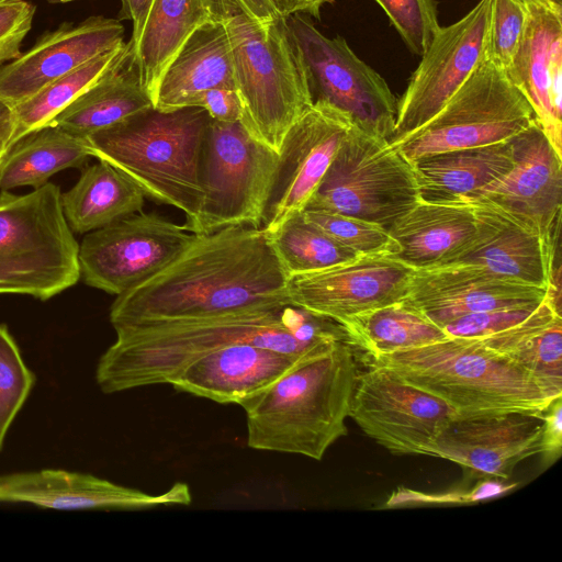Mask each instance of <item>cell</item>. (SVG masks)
Listing matches in <instances>:
<instances>
[{
	"instance_id": "cell-1",
	"label": "cell",
	"mask_w": 562,
	"mask_h": 562,
	"mask_svg": "<svg viewBox=\"0 0 562 562\" xmlns=\"http://www.w3.org/2000/svg\"><path fill=\"white\" fill-rule=\"evenodd\" d=\"M288 279L261 227L193 233L169 265L116 295L110 322L119 327L293 305Z\"/></svg>"
},
{
	"instance_id": "cell-2",
	"label": "cell",
	"mask_w": 562,
	"mask_h": 562,
	"mask_svg": "<svg viewBox=\"0 0 562 562\" xmlns=\"http://www.w3.org/2000/svg\"><path fill=\"white\" fill-rule=\"evenodd\" d=\"M114 329L116 339L100 357L95 369V381L105 394L169 384L191 362L232 344L249 342L303 356L338 339V328L331 319L295 305Z\"/></svg>"
},
{
	"instance_id": "cell-3",
	"label": "cell",
	"mask_w": 562,
	"mask_h": 562,
	"mask_svg": "<svg viewBox=\"0 0 562 562\" xmlns=\"http://www.w3.org/2000/svg\"><path fill=\"white\" fill-rule=\"evenodd\" d=\"M353 356L348 339L319 345L244 401L248 447L322 460L347 435L358 375Z\"/></svg>"
},
{
	"instance_id": "cell-4",
	"label": "cell",
	"mask_w": 562,
	"mask_h": 562,
	"mask_svg": "<svg viewBox=\"0 0 562 562\" xmlns=\"http://www.w3.org/2000/svg\"><path fill=\"white\" fill-rule=\"evenodd\" d=\"M209 113L199 106H150L82 138L90 157L103 160L151 200L186 215L195 233L204 198L201 167Z\"/></svg>"
},
{
	"instance_id": "cell-5",
	"label": "cell",
	"mask_w": 562,
	"mask_h": 562,
	"mask_svg": "<svg viewBox=\"0 0 562 562\" xmlns=\"http://www.w3.org/2000/svg\"><path fill=\"white\" fill-rule=\"evenodd\" d=\"M408 383L443 400L460 417L542 415L558 397L532 373L479 339L454 338L371 357Z\"/></svg>"
},
{
	"instance_id": "cell-6",
	"label": "cell",
	"mask_w": 562,
	"mask_h": 562,
	"mask_svg": "<svg viewBox=\"0 0 562 562\" xmlns=\"http://www.w3.org/2000/svg\"><path fill=\"white\" fill-rule=\"evenodd\" d=\"M232 52L240 122L258 143L280 153L285 134L313 104L285 18L261 22L238 0H215Z\"/></svg>"
},
{
	"instance_id": "cell-7",
	"label": "cell",
	"mask_w": 562,
	"mask_h": 562,
	"mask_svg": "<svg viewBox=\"0 0 562 562\" xmlns=\"http://www.w3.org/2000/svg\"><path fill=\"white\" fill-rule=\"evenodd\" d=\"M59 188L0 193V294L48 300L80 279L79 244L64 215Z\"/></svg>"
},
{
	"instance_id": "cell-8",
	"label": "cell",
	"mask_w": 562,
	"mask_h": 562,
	"mask_svg": "<svg viewBox=\"0 0 562 562\" xmlns=\"http://www.w3.org/2000/svg\"><path fill=\"white\" fill-rule=\"evenodd\" d=\"M419 201L413 165L386 139L352 124L305 207L386 229Z\"/></svg>"
},
{
	"instance_id": "cell-9",
	"label": "cell",
	"mask_w": 562,
	"mask_h": 562,
	"mask_svg": "<svg viewBox=\"0 0 562 562\" xmlns=\"http://www.w3.org/2000/svg\"><path fill=\"white\" fill-rule=\"evenodd\" d=\"M536 116L504 69L486 57L428 122L394 144L408 161L510 139Z\"/></svg>"
},
{
	"instance_id": "cell-10",
	"label": "cell",
	"mask_w": 562,
	"mask_h": 562,
	"mask_svg": "<svg viewBox=\"0 0 562 562\" xmlns=\"http://www.w3.org/2000/svg\"><path fill=\"white\" fill-rule=\"evenodd\" d=\"M279 154L250 136L240 121L211 119L202 157L204 198L195 234L228 227H261Z\"/></svg>"
},
{
	"instance_id": "cell-11",
	"label": "cell",
	"mask_w": 562,
	"mask_h": 562,
	"mask_svg": "<svg viewBox=\"0 0 562 562\" xmlns=\"http://www.w3.org/2000/svg\"><path fill=\"white\" fill-rule=\"evenodd\" d=\"M313 103L345 113L359 128L386 139L393 135L398 101L386 81L362 61L341 36L329 38L300 13L285 18Z\"/></svg>"
},
{
	"instance_id": "cell-12",
	"label": "cell",
	"mask_w": 562,
	"mask_h": 562,
	"mask_svg": "<svg viewBox=\"0 0 562 562\" xmlns=\"http://www.w3.org/2000/svg\"><path fill=\"white\" fill-rule=\"evenodd\" d=\"M156 214H132L87 233L79 245L80 278L120 295L169 265L193 233Z\"/></svg>"
},
{
	"instance_id": "cell-13",
	"label": "cell",
	"mask_w": 562,
	"mask_h": 562,
	"mask_svg": "<svg viewBox=\"0 0 562 562\" xmlns=\"http://www.w3.org/2000/svg\"><path fill=\"white\" fill-rule=\"evenodd\" d=\"M457 416L443 400L389 368L370 366L357 375L349 417L393 454L429 456L437 436Z\"/></svg>"
},
{
	"instance_id": "cell-14",
	"label": "cell",
	"mask_w": 562,
	"mask_h": 562,
	"mask_svg": "<svg viewBox=\"0 0 562 562\" xmlns=\"http://www.w3.org/2000/svg\"><path fill=\"white\" fill-rule=\"evenodd\" d=\"M491 0L439 27L397 104L394 144L428 122L485 58Z\"/></svg>"
},
{
	"instance_id": "cell-15",
	"label": "cell",
	"mask_w": 562,
	"mask_h": 562,
	"mask_svg": "<svg viewBox=\"0 0 562 562\" xmlns=\"http://www.w3.org/2000/svg\"><path fill=\"white\" fill-rule=\"evenodd\" d=\"M414 269L386 254L355 259L288 279L293 305L342 322L405 299Z\"/></svg>"
},
{
	"instance_id": "cell-16",
	"label": "cell",
	"mask_w": 562,
	"mask_h": 562,
	"mask_svg": "<svg viewBox=\"0 0 562 562\" xmlns=\"http://www.w3.org/2000/svg\"><path fill=\"white\" fill-rule=\"evenodd\" d=\"M352 124L345 113L322 101L314 102L293 123L279 153L262 220L267 234L305 209Z\"/></svg>"
},
{
	"instance_id": "cell-17",
	"label": "cell",
	"mask_w": 562,
	"mask_h": 562,
	"mask_svg": "<svg viewBox=\"0 0 562 562\" xmlns=\"http://www.w3.org/2000/svg\"><path fill=\"white\" fill-rule=\"evenodd\" d=\"M510 142L513 168L462 202L491 203L535 229L550 244L561 226L562 156L537 121Z\"/></svg>"
},
{
	"instance_id": "cell-18",
	"label": "cell",
	"mask_w": 562,
	"mask_h": 562,
	"mask_svg": "<svg viewBox=\"0 0 562 562\" xmlns=\"http://www.w3.org/2000/svg\"><path fill=\"white\" fill-rule=\"evenodd\" d=\"M542 415L505 413L452 419L429 457L452 461L470 480L510 477L515 467L541 450Z\"/></svg>"
},
{
	"instance_id": "cell-19",
	"label": "cell",
	"mask_w": 562,
	"mask_h": 562,
	"mask_svg": "<svg viewBox=\"0 0 562 562\" xmlns=\"http://www.w3.org/2000/svg\"><path fill=\"white\" fill-rule=\"evenodd\" d=\"M119 20L89 16L42 34L15 59L0 66V100L16 105L77 67L122 43Z\"/></svg>"
},
{
	"instance_id": "cell-20",
	"label": "cell",
	"mask_w": 562,
	"mask_h": 562,
	"mask_svg": "<svg viewBox=\"0 0 562 562\" xmlns=\"http://www.w3.org/2000/svg\"><path fill=\"white\" fill-rule=\"evenodd\" d=\"M186 483L177 482L159 494L115 484L98 476L45 469L0 475V503H24L57 510L144 509L190 505Z\"/></svg>"
},
{
	"instance_id": "cell-21",
	"label": "cell",
	"mask_w": 562,
	"mask_h": 562,
	"mask_svg": "<svg viewBox=\"0 0 562 562\" xmlns=\"http://www.w3.org/2000/svg\"><path fill=\"white\" fill-rule=\"evenodd\" d=\"M519 46L505 70L528 99L536 121L562 156V5L527 2Z\"/></svg>"
},
{
	"instance_id": "cell-22",
	"label": "cell",
	"mask_w": 562,
	"mask_h": 562,
	"mask_svg": "<svg viewBox=\"0 0 562 562\" xmlns=\"http://www.w3.org/2000/svg\"><path fill=\"white\" fill-rule=\"evenodd\" d=\"M546 289L503 279L482 268L451 265L415 270L405 300L432 323L469 314L539 304Z\"/></svg>"
},
{
	"instance_id": "cell-23",
	"label": "cell",
	"mask_w": 562,
	"mask_h": 562,
	"mask_svg": "<svg viewBox=\"0 0 562 562\" xmlns=\"http://www.w3.org/2000/svg\"><path fill=\"white\" fill-rule=\"evenodd\" d=\"M463 203L472 207L474 234L440 266L479 267L503 279L547 289L552 239L547 243L535 229L491 203Z\"/></svg>"
},
{
	"instance_id": "cell-24",
	"label": "cell",
	"mask_w": 562,
	"mask_h": 562,
	"mask_svg": "<svg viewBox=\"0 0 562 562\" xmlns=\"http://www.w3.org/2000/svg\"><path fill=\"white\" fill-rule=\"evenodd\" d=\"M303 356L249 342L232 344L191 362L169 384L179 392L220 404L240 405L272 384Z\"/></svg>"
},
{
	"instance_id": "cell-25",
	"label": "cell",
	"mask_w": 562,
	"mask_h": 562,
	"mask_svg": "<svg viewBox=\"0 0 562 562\" xmlns=\"http://www.w3.org/2000/svg\"><path fill=\"white\" fill-rule=\"evenodd\" d=\"M213 88L236 90L228 36L217 18L199 27L172 58L155 89L153 106L186 108L194 95Z\"/></svg>"
},
{
	"instance_id": "cell-26",
	"label": "cell",
	"mask_w": 562,
	"mask_h": 562,
	"mask_svg": "<svg viewBox=\"0 0 562 562\" xmlns=\"http://www.w3.org/2000/svg\"><path fill=\"white\" fill-rule=\"evenodd\" d=\"M475 220L468 203L419 200L387 229L389 256L414 270L438 267L473 236Z\"/></svg>"
},
{
	"instance_id": "cell-27",
	"label": "cell",
	"mask_w": 562,
	"mask_h": 562,
	"mask_svg": "<svg viewBox=\"0 0 562 562\" xmlns=\"http://www.w3.org/2000/svg\"><path fill=\"white\" fill-rule=\"evenodd\" d=\"M412 165L419 200L461 203L513 168L512 142L425 155Z\"/></svg>"
},
{
	"instance_id": "cell-28",
	"label": "cell",
	"mask_w": 562,
	"mask_h": 562,
	"mask_svg": "<svg viewBox=\"0 0 562 562\" xmlns=\"http://www.w3.org/2000/svg\"><path fill=\"white\" fill-rule=\"evenodd\" d=\"M153 106L143 88L131 44L119 60L48 125L83 138Z\"/></svg>"
},
{
	"instance_id": "cell-29",
	"label": "cell",
	"mask_w": 562,
	"mask_h": 562,
	"mask_svg": "<svg viewBox=\"0 0 562 562\" xmlns=\"http://www.w3.org/2000/svg\"><path fill=\"white\" fill-rule=\"evenodd\" d=\"M215 18V0H153L140 38L133 49L140 83L150 99L182 45Z\"/></svg>"
},
{
	"instance_id": "cell-30",
	"label": "cell",
	"mask_w": 562,
	"mask_h": 562,
	"mask_svg": "<svg viewBox=\"0 0 562 562\" xmlns=\"http://www.w3.org/2000/svg\"><path fill=\"white\" fill-rule=\"evenodd\" d=\"M144 193L125 175L99 160L85 168L60 203L72 233L85 234L142 212Z\"/></svg>"
},
{
	"instance_id": "cell-31",
	"label": "cell",
	"mask_w": 562,
	"mask_h": 562,
	"mask_svg": "<svg viewBox=\"0 0 562 562\" xmlns=\"http://www.w3.org/2000/svg\"><path fill=\"white\" fill-rule=\"evenodd\" d=\"M479 340L532 373L553 394L562 395V316L546 297L525 322Z\"/></svg>"
},
{
	"instance_id": "cell-32",
	"label": "cell",
	"mask_w": 562,
	"mask_h": 562,
	"mask_svg": "<svg viewBox=\"0 0 562 562\" xmlns=\"http://www.w3.org/2000/svg\"><path fill=\"white\" fill-rule=\"evenodd\" d=\"M90 155L82 140L55 125H46L18 140L0 162V189L48 182L55 173L81 167Z\"/></svg>"
},
{
	"instance_id": "cell-33",
	"label": "cell",
	"mask_w": 562,
	"mask_h": 562,
	"mask_svg": "<svg viewBox=\"0 0 562 562\" xmlns=\"http://www.w3.org/2000/svg\"><path fill=\"white\" fill-rule=\"evenodd\" d=\"M339 324L342 325L348 341L370 357L448 338L441 327L405 299L355 315Z\"/></svg>"
},
{
	"instance_id": "cell-34",
	"label": "cell",
	"mask_w": 562,
	"mask_h": 562,
	"mask_svg": "<svg viewBox=\"0 0 562 562\" xmlns=\"http://www.w3.org/2000/svg\"><path fill=\"white\" fill-rule=\"evenodd\" d=\"M122 43L54 80L13 106L15 132L11 147L27 134L48 125L64 109L98 81L123 55Z\"/></svg>"
},
{
	"instance_id": "cell-35",
	"label": "cell",
	"mask_w": 562,
	"mask_h": 562,
	"mask_svg": "<svg viewBox=\"0 0 562 562\" xmlns=\"http://www.w3.org/2000/svg\"><path fill=\"white\" fill-rule=\"evenodd\" d=\"M267 235L288 278L326 269L359 256L307 222L302 212Z\"/></svg>"
},
{
	"instance_id": "cell-36",
	"label": "cell",
	"mask_w": 562,
	"mask_h": 562,
	"mask_svg": "<svg viewBox=\"0 0 562 562\" xmlns=\"http://www.w3.org/2000/svg\"><path fill=\"white\" fill-rule=\"evenodd\" d=\"M35 381L36 376L25 364L16 341L8 327L0 324V451Z\"/></svg>"
},
{
	"instance_id": "cell-37",
	"label": "cell",
	"mask_w": 562,
	"mask_h": 562,
	"mask_svg": "<svg viewBox=\"0 0 562 562\" xmlns=\"http://www.w3.org/2000/svg\"><path fill=\"white\" fill-rule=\"evenodd\" d=\"M303 217L327 236L358 255H389L392 239L386 228L357 217L305 207Z\"/></svg>"
},
{
	"instance_id": "cell-38",
	"label": "cell",
	"mask_w": 562,
	"mask_h": 562,
	"mask_svg": "<svg viewBox=\"0 0 562 562\" xmlns=\"http://www.w3.org/2000/svg\"><path fill=\"white\" fill-rule=\"evenodd\" d=\"M526 21L524 0H491L485 57L506 70L521 41Z\"/></svg>"
},
{
	"instance_id": "cell-39",
	"label": "cell",
	"mask_w": 562,
	"mask_h": 562,
	"mask_svg": "<svg viewBox=\"0 0 562 562\" xmlns=\"http://www.w3.org/2000/svg\"><path fill=\"white\" fill-rule=\"evenodd\" d=\"M407 47L422 56L439 26L434 0H375Z\"/></svg>"
},
{
	"instance_id": "cell-40",
	"label": "cell",
	"mask_w": 562,
	"mask_h": 562,
	"mask_svg": "<svg viewBox=\"0 0 562 562\" xmlns=\"http://www.w3.org/2000/svg\"><path fill=\"white\" fill-rule=\"evenodd\" d=\"M539 304L517 305L461 316L441 328L448 337L483 339L507 330L526 319Z\"/></svg>"
},
{
	"instance_id": "cell-41",
	"label": "cell",
	"mask_w": 562,
	"mask_h": 562,
	"mask_svg": "<svg viewBox=\"0 0 562 562\" xmlns=\"http://www.w3.org/2000/svg\"><path fill=\"white\" fill-rule=\"evenodd\" d=\"M36 8L25 0H0V66L21 55Z\"/></svg>"
},
{
	"instance_id": "cell-42",
	"label": "cell",
	"mask_w": 562,
	"mask_h": 562,
	"mask_svg": "<svg viewBox=\"0 0 562 562\" xmlns=\"http://www.w3.org/2000/svg\"><path fill=\"white\" fill-rule=\"evenodd\" d=\"M188 106L204 109L211 119L220 122L240 121L241 104L237 91L227 88H213L194 95Z\"/></svg>"
},
{
	"instance_id": "cell-43",
	"label": "cell",
	"mask_w": 562,
	"mask_h": 562,
	"mask_svg": "<svg viewBox=\"0 0 562 562\" xmlns=\"http://www.w3.org/2000/svg\"><path fill=\"white\" fill-rule=\"evenodd\" d=\"M555 398L542 414L541 450L544 463L554 462L562 448V401Z\"/></svg>"
},
{
	"instance_id": "cell-44",
	"label": "cell",
	"mask_w": 562,
	"mask_h": 562,
	"mask_svg": "<svg viewBox=\"0 0 562 562\" xmlns=\"http://www.w3.org/2000/svg\"><path fill=\"white\" fill-rule=\"evenodd\" d=\"M151 3L153 0H121L119 21L127 19L133 23V33L128 41L132 50L136 47L140 38Z\"/></svg>"
},
{
	"instance_id": "cell-45",
	"label": "cell",
	"mask_w": 562,
	"mask_h": 562,
	"mask_svg": "<svg viewBox=\"0 0 562 562\" xmlns=\"http://www.w3.org/2000/svg\"><path fill=\"white\" fill-rule=\"evenodd\" d=\"M330 0H269L276 12L288 18L292 14H308L319 18L321 8Z\"/></svg>"
},
{
	"instance_id": "cell-46",
	"label": "cell",
	"mask_w": 562,
	"mask_h": 562,
	"mask_svg": "<svg viewBox=\"0 0 562 562\" xmlns=\"http://www.w3.org/2000/svg\"><path fill=\"white\" fill-rule=\"evenodd\" d=\"M15 132V114L13 105L0 100V160L11 148Z\"/></svg>"
},
{
	"instance_id": "cell-47",
	"label": "cell",
	"mask_w": 562,
	"mask_h": 562,
	"mask_svg": "<svg viewBox=\"0 0 562 562\" xmlns=\"http://www.w3.org/2000/svg\"><path fill=\"white\" fill-rule=\"evenodd\" d=\"M245 10L255 19L267 22L279 14L276 12L269 0H238Z\"/></svg>"
},
{
	"instance_id": "cell-48",
	"label": "cell",
	"mask_w": 562,
	"mask_h": 562,
	"mask_svg": "<svg viewBox=\"0 0 562 562\" xmlns=\"http://www.w3.org/2000/svg\"><path fill=\"white\" fill-rule=\"evenodd\" d=\"M532 1H552V2H554L557 4L562 5V0H524L525 3L532 2Z\"/></svg>"
},
{
	"instance_id": "cell-49",
	"label": "cell",
	"mask_w": 562,
	"mask_h": 562,
	"mask_svg": "<svg viewBox=\"0 0 562 562\" xmlns=\"http://www.w3.org/2000/svg\"><path fill=\"white\" fill-rule=\"evenodd\" d=\"M48 3H66L75 0H46Z\"/></svg>"
},
{
	"instance_id": "cell-50",
	"label": "cell",
	"mask_w": 562,
	"mask_h": 562,
	"mask_svg": "<svg viewBox=\"0 0 562 562\" xmlns=\"http://www.w3.org/2000/svg\"><path fill=\"white\" fill-rule=\"evenodd\" d=\"M1 160H2V159H1ZM1 160H0V162H1Z\"/></svg>"
}]
</instances>
